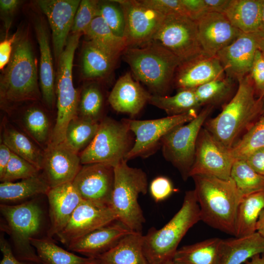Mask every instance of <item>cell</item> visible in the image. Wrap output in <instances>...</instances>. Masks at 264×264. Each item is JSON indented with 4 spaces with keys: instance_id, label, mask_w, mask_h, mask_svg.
I'll return each instance as SVG.
<instances>
[{
    "instance_id": "obj_36",
    "label": "cell",
    "mask_w": 264,
    "mask_h": 264,
    "mask_svg": "<svg viewBox=\"0 0 264 264\" xmlns=\"http://www.w3.org/2000/svg\"><path fill=\"white\" fill-rule=\"evenodd\" d=\"M150 104L164 110L169 116L176 115L197 110L201 106L195 88L179 89L173 96L151 94Z\"/></svg>"
},
{
    "instance_id": "obj_39",
    "label": "cell",
    "mask_w": 264,
    "mask_h": 264,
    "mask_svg": "<svg viewBox=\"0 0 264 264\" xmlns=\"http://www.w3.org/2000/svg\"><path fill=\"white\" fill-rule=\"evenodd\" d=\"M100 122L77 116L68 124L64 141L79 153L82 149L84 150L93 139L98 130Z\"/></svg>"
},
{
    "instance_id": "obj_10",
    "label": "cell",
    "mask_w": 264,
    "mask_h": 264,
    "mask_svg": "<svg viewBox=\"0 0 264 264\" xmlns=\"http://www.w3.org/2000/svg\"><path fill=\"white\" fill-rule=\"evenodd\" d=\"M214 108L206 106L193 120L175 128L161 140L163 156L177 169L184 180L190 177L200 131Z\"/></svg>"
},
{
    "instance_id": "obj_19",
    "label": "cell",
    "mask_w": 264,
    "mask_h": 264,
    "mask_svg": "<svg viewBox=\"0 0 264 264\" xmlns=\"http://www.w3.org/2000/svg\"><path fill=\"white\" fill-rule=\"evenodd\" d=\"M81 0H40L37 3L45 15L52 32L53 54L57 63L66 45Z\"/></svg>"
},
{
    "instance_id": "obj_57",
    "label": "cell",
    "mask_w": 264,
    "mask_h": 264,
    "mask_svg": "<svg viewBox=\"0 0 264 264\" xmlns=\"http://www.w3.org/2000/svg\"><path fill=\"white\" fill-rule=\"evenodd\" d=\"M245 264H264V255L258 254L251 258L250 261L247 260Z\"/></svg>"
},
{
    "instance_id": "obj_54",
    "label": "cell",
    "mask_w": 264,
    "mask_h": 264,
    "mask_svg": "<svg viewBox=\"0 0 264 264\" xmlns=\"http://www.w3.org/2000/svg\"><path fill=\"white\" fill-rule=\"evenodd\" d=\"M207 12L224 14L231 0H204Z\"/></svg>"
},
{
    "instance_id": "obj_14",
    "label": "cell",
    "mask_w": 264,
    "mask_h": 264,
    "mask_svg": "<svg viewBox=\"0 0 264 264\" xmlns=\"http://www.w3.org/2000/svg\"><path fill=\"white\" fill-rule=\"evenodd\" d=\"M125 18L124 38L127 47L141 46L151 42L165 16L143 4L139 0H116Z\"/></svg>"
},
{
    "instance_id": "obj_15",
    "label": "cell",
    "mask_w": 264,
    "mask_h": 264,
    "mask_svg": "<svg viewBox=\"0 0 264 264\" xmlns=\"http://www.w3.org/2000/svg\"><path fill=\"white\" fill-rule=\"evenodd\" d=\"M116 220L117 216L110 206L83 200L65 227L56 236L67 247L86 235Z\"/></svg>"
},
{
    "instance_id": "obj_38",
    "label": "cell",
    "mask_w": 264,
    "mask_h": 264,
    "mask_svg": "<svg viewBox=\"0 0 264 264\" xmlns=\"http://www.w3.org/2000/svg\"><path fill=\"white\" fill-rule=\"evenodd\" d=\"M235 81L226 75L195 88L201 106L214 107L224 103L232 96Z\"/></svg>"
},
{
    "instance_id": "obj_50",
    "label": "cell",
    "mask_w": 264,
    "mask_h": 264,
    "mask_svg": "<svg viewBox=\"0 0 264 264\" xmlns=\"http://www.w3.org/2000/svg\"><path fill=\"white\" fill-rule=\"evenodd\" d=\"M0 249L2 254L0 264H36L18 259L14 255L11 246L2 235L0 238Z\"/></svg>"
},
{
    "instance_id": "obj_1",
    "label": "cell",
    "mask_w": 264,
    "mask_h": 264,
    "mask_svg": "<svg viewBox=\"0 0 264 264\" xmlns=\"http://www.w3.org/2000/svg\"><path fill=\"white\" fill-rule=\"evenodd\" d=\"M17 32L11 58L0 77V106L7 111L42 98L37 61L29 34L25 29Z\"/></svg>"
},
{
    "instance_id": "obj_58",
    "label": "cell",
    "mask_w": 264,
    "mask_h": 264,
    "mask_svg": "<svg viewBox=\"0 0 264 264\" xmlns=\"http://www.w3.org/2000/svg\"><path fill=\"white\" fill-rule=\"evenodd\" d=\"M260 33L262 36L264 37V0H263V7Z\"/></svg>"
},
{
    "instance_id": "obj_33",
    "label": "cell",
    "mask_w": 264,
    "mask_h": 264,
    "mask_svg": "<svg viewBox=\"0 0 264 264\" xmlns=\"http://www.w3.org/2000/svg\"><path fill=\"white\" fill-rule=\"evenodd\" d=\"M2 141L10 150L42 170L44 150L38 147L26 135L10 125L3 128Z\"/></svg>"
},
{
    "instance_id": "obj_51",
    "label": "cell",
    "mask_w": 264,
    "mask_h": 264,
    "mask_svg": "<svg viewBox=\"0 0 264 264\" xmlns=\"http://www.w3.org/2000/svg\"><path fill=\"white\" fill-rule=\"evenodd\" d=\"M17 34V32H16L10 37H6L5 39L0 43V70H2L10 61Z\"/></svg>"
},
{
    "instance_id": "obj_46",
    "label": "cell",
    "mask_w": 264,
    "mask_h": 264,
    "mask_svg": "<svg viewBox=\"0 0 264 264\" xmlns=\"http://www.w3.org/2000/svg\"><path fill=\"white\" fill-rule=\"evenodd\" d=\"M144 5L166 16L172 14L187 16L181 0H139Z\"/></svg>"
},
{
    "instance_id": "obj_3",
    "label": "cell",
    "mask_w": 264,
    "mask_h": 264,
    "mask_svg": "<svg viewBox=\"0 0 264 264\" xmlns=\"http://www.w3.org/2000/svg\"><path fill=\"white\" fill-rule=\"evenodd\" d=\"M238 82L236 91L221 112L205 122V128L229 149L233 147L263 111V98H255V88L249 75Z\"/></svg>"
},
{
    "instance_id": "obj_42",
    "label": "cell",
    "mask_w": 264,
    "mask_h": 264,
    "mask_svg": "<svg viewBox=\"0 0 264 264\" xmlns=\"http://www.w3.org/2000/svg\"><path fill=\"white\" fill-rule=\"evenodd\" d=\"M264 147V115L253 124L231 149L235 159H245Z\"/></svg>"
},
{
    "instance_id": "obj_35",
    "label": "cell",
    "mask_w": 264,
    "mask_h": 264,
    "mask_svg": "<svg viewBox=\"0 0 264 264\" xmlns=\"http://www.w3.org/2000/svg\"><path fill=\"white\" fill-rule=\"evenodd\" d=\"M84 34L117 59L128 47L125 39L116 35L100 16L91 22Z\"/></svg>"
},
{
    "instance_id": "obj_44",
    "label": "cell",
    "mask_w": 264,
    "mask_h": 264,
    "mask_svg": "<svg viewBox=\"0 0 264 264\" xmlns=\"http://www.w3.org/2000/svg\"><path fill=\"white\" fill-rule=\"evenodd\" d=\"M40 171L31 163L12 152L4 175L0 180L2 182L23 179L38 174Z\"/></svg>"
},
{
    "instance_id": "obj_26",
    "label": "cell",
    "mask_w": 264,
    "mask_h": 264,
    "mask_svg": "<svg viewBox=\"0 0 264 264\" xmlns=\"http://www.w3.org/2000/svg\"><path fill=\"white\" fill-rule=\"evenodd\" d=\"M117 60V58L93 42H84L80 64L82 78L89 82L108 78L112 74Z\"/></svg>"
},
{
    "instance_id": "obj_59",
    "label": "cell",
    "mask_w": 264,
    "mask_h": 264,
    "mask_svg": "<svg viewBox=\"0 0 264 264\" xmlns=\"http://www.w3.org/2000/svg\"><path fill=\"white\" fill-rule=\"evenodd\" d=\"M258 49L264 56V37L261 36L259 40Z\"/></svg>"
},
{
    "instance_id": "obj_56",
    "label": "cell",
    "mask_w": 264,
    "mask_h": 264,
    "mask_svg": "<svg viewBox=\"0 0 264 264\" xmlns=\"http://www.w3.org/2000/svg\"><path fill=\"white\" fill-rule=\"evenodd\" d=\"M257 232L264 238V209L259 217L257 224Z\"/></svg>"
},
{
    "instance_id": "obj_16",
    "label": "cell",
    "mask_w": 264,
    "mask_h": 264,
    "mask_svg": "<svg viewBox=\"0 0 264 264\" xmlns=\"http://www.w3.org/2000/svg\"><path fill=\"white\" fill-rule=\"evenodd\" d=\"M72 183L83 200L110 206L114 167L104 163L83 165Z\"/></svg>"
},
{
    "instance_id": "obj_60",
    "label": "cell",
    "mask_w": 264,
    "mask_h": 264,
    "mask_svg": "<svg viewBox=\"0 0 264 264\" xmlns=\"http://www.w3.org/2000/svg\"><path fill=\"white\" fill-rule=\"evenodd\" d=\"M162 264H176L172 260H170Z\"/></svg>"
},
{
    "instance_id": "obj_30",
    "label": "cell",
    "mask_w": 264,
    "mask_h": 264,
    "mask_svg": "<svg viewBox=\"0 0 264 264\" xmlns=\"http://www.w3.org/2000/svg\"><path fill=\"white\" fill-rule=\"evenodd\" d=\"M222 239L213 238L178 249L172 261L176 264H220Z\"/></svg>"
},
{
    "instance_id": "obj_5",
    "label": "cell",
    "mask_w": 264,
    "mask_h": 264,
    "mask_svg": "<svg viewBox=\"0 0 264 264\" xmlns=\"http://www.w3.org/2000/svg\"><path fill=\"white\" fill-rule=\"evenodd\" d=\"M201 220L200 208L194 190L186 191L180 209L159 229L151 228L144 235L143 249L149 264L172 260L181 240Z\"/></svg>"
},
{
    "instance_id": "obj_24",
    "label": "cell",
    "mask_w": 264,
    "mask_h": 264,
    "mask_svg": "<svg viewBox=\"0 0 264 264\" xmlns=\"http://www.w3.org/2000/svg\"><path fill=\"white\" fill-rule=\"evenodd\" d=\"M151 96L131 73L127 72L116 81L108 101L115 111L134 117L149 102Z\"/></svg>"
},
{
    "instance_id": "obj_4",
    "label": "cell",
    "mask_w": 264,
    "mask_h": 264,
    "mask_svg": "<svg viewBox=\"0 0 264 264\" xmlns=\"http://www.w3.org/2000/svg\"><path fill=\"white\" fill-rule=\"evenodd\" d=\"M122 55L136 80L145 85L154 95H166L182 63L153 41L141 46L128 47Z\"/></svg>"
},
{
    "instance_id": "obj_2",
    "label": "cell",
    "mask_w": 264,
    "mask_h": 264,
    "mask_svg": "<svg viewBox=\"0 0 264 264\" xmlns=\"http://www.w3.org/2000/svg\"><path fill=\"white\" fill-rule=\"evenodd\" d=\"M201 220L209 226L235 236L237 212L243 196L230 177L223 179L198 175L192 176Z\"/></svg>"
},
{
    "instance_id": "obj_61",
    "label": "cell",
    "mask_w": 264,
    "mask_h": 264,
    "mask_svg": "<svg viewBox=\"0 0 264 264\" xmlns=\"http://www.w3.org/2000/svg\"><path fill=\"white\" fill-rule=\"evenodd\" d=\"M263 111H262V113L264 114V97L263 99Z\"/></svg>"
},
{
    "instance_id": "obj_48",
    "label": "cell",
    "mask_w": 264,
    "mask_h": 264,
    "mask_svg": "<svg viewBox=\"0 0 264 264\" xmlns=\"http://www.w3.org/2000/svg\"><path fill=\"white\" fill-rule=\"evenodd\" d=\"M149 190L156 202L166 199L175 191L170 180L163 176L154 178L150 185Z\"/></svg>"
},
{
    "instance_id": "obj_28",
    "label": "cell",
    "mask_w": 264,
    "mask_h": 264,
    "mask_svg": "<svg viewBox=\"0 0 264 264\" xmlns=\"http://www.w3.org/2000/svg\"><path fill=\"white\" fill-rule=\"evenodd\" d=\"M220 264H242L258 255H264V238L258 232L241 237L222 239Z\"/></svg>"
},
{
    "instance_id": "obj_40",
    "label": "cell",
    "mask_w": 264,
    "mask_h": 264,
    "mask_svg": "<svg viewBox=\"0 0 264 264\" xmlns=\"http://www.w3.org/2000/svg\"><path fill=\"white\" fill-rule=\"evenodd\" d=\"M230 177L243 197L264 191V176L256 172L244 159L235 160Z\"/></svg>"
},
{
    "instance_id": "obj_9",
    "label": "cell",
    "mask_w": 264,
    "mask_h": 264,
    "mask_svg": "<svg viewBox=\"0 0 264 264\" xmlns=\"http://www.w3.org/2000/svg\"><path fill=\"white\" fill-rule=\"evenodd\" d=\"M0 211L13 242L15 257L21 261L41 264L30 242L42 223L43 212L38 204L33 200L13 205L1 203Z\"/></svg>"
},
{
    "instance_id": "obj_31",
    "label": "cell",
    "mask_w": 264,
    "mask_h": 264,
    "mask_svg": "<svg viewBox=\"0 0 264 264\" xmlns=\"http://www.w3.org/2000/svg\"><path fill=\"white\" fill-rule=\"evenodd\" d=\"M264 209V191L243 196L237 212L235 237H241L257 232L259 216Z\"/></svg>"
},
{
    "instance_id": "obj_43",
    "label": "cell",
    "mask_w": 264,
    "mask_h": 264,
    "mask_svg": "<svg viewBox=\"0 0 264 264\" xmlns=\"http://www.w3.org/2000/svg\"><path fill=\"white\" fill-rule=\"evenodd\" d=\"M99 16L102 18L116 35L124 38V15L121 7L116 0L99 1Z\"/></svg>"
},
{
    "instance_id": "obj_11",
    "label": "cell",
    "mask_w": 264,
    "mask_h": 264,
    "mask_svg": "<svg viewBox=\"0 0 264 264\" xmlns=\"http://www.w3.org/2000/svg\"><path fill=\"white\" fill-rule=\"evenodd\" d=\"M152 41L171 52L182 63L204 53L196 22L183 15L165 16Z\"/></svg>"
},
{
    "instance_id": "obj_49",
    "label": "cell",
    "mask_w": 264,
    "mask_h": 264,
    "mask_svg": "<svg viewBox=\"0 0 264 264\" xmlns=\"http://www.w3.org/2000/svg\"><path fill=\"white\" fill-rule=\"evenodd\" d=\"M21 2L22 1L19 0H0V16L4 23L6 37H7L14 14Z\"/></svg>"
},
{
    "instance_id": "obj_12",
    "label": "cell",
    "mask_w": 264,
    "mask_h": 264,
    "mask_svg": "<svg viewBox=\"0 0 264 264\" xmlns=\"http://www.w3.org/2000/svg\"><path fill=\"white\" fill-rule=\"evenodd\" d=\"M197 110L150 120H138L124 118L135 137L134 144L125 158L128 160L135 157H147L157 149L163 137L175 128L185 124L196 117Z\"/></svg>"
},
{
    "instance_id": "obj_32",
    "label": "cell",
    "mask_w": 264,
    "mask_h": 264,
    "mask_svg": "<svg viewBox=\"0 0 264 264\" xmlns=\"http://www.w3.org/2000/svg\"><path fill=\"white\" fill-rule=\"evenodd\" d=\"M50 189L43 174H38L17 182H2L0 200L1 202L18 201L39 195H46Z\"/></svg>"
},
{
    "instance_id": "obj_27",
    "label": "cell",
    "mask_w": 264,
    "mask_h": 264,
    "mask_svg": "<svg viewBox=\"0 0 264 264\" xmlns=\"http://www.w3.org/2000/svg\"><path fill=\"white\" fill-rule=\"evenodd\" d=\"M144 235L132 232L114 246L94 258L96 264H149L143 252Z\"/></svg>"
},
{
    "instance_id": "obj_37",
    "label": "cell",
    "mask_w": 264,
    "mask_h": 264,
    "mask_svg": "<svg viewBox=\"0 0 264 264\" xmlns=\"http://www.w3.org/2000/svg\"><path fill=\"white\" fill-rule=\"evenodd\" d=\"M22 123L28 135L44 150L50 143L52 129L44 110L36 105L30 106L22 114Z\"/></svg>"
},
{
    "instance_id": "obj_8",
    "label": "cell",
    "mask_w": 264,
    "mask_h": 264,
    "mask_svg": "<svg viewBox=\"0 0 264 264\" xmlns=\"http://www.w3.org/2000/svg\"><path fill=\"white\" fill-rule=\"evenodd\" d=\"M134 136L122 120L103 118L93 139L79 154L81 164L104 163L115 167L125 159L134 144Z\"/></svg>"
},
{
    "instance_id": "obj_55",
    "label": "cell",
    "mask_w": 264,
    "mask_h": 264,
    "mask_svg": "<svg viewBox=\"0 0 264 264\" xmlns=\"http://www.w3.org/2000/svg\"><path fill=\"white\" fill-rule=\"evenodd\" d=\"M12 152L4 144L0 145V179L3 177L10 160Z\"/></svg>"
},
{
    "instance_id": "obj_47",
    "label": "cell",
    "mask_w": 264,
    "mask_h": 264,
    "mask_svg": "<svg viewBox=\"0 0 264 264\" xmlns=\"http://www.w3.org/2000/svg\"><path fill=\"white\" fill-rule=\"evenodd\" d=\"M249 75L253 82L255 92L259 98L264 97V56L258 50L256 52Z\"/></svg>"
},
{
    "instance_id": "obj_20",
    "label": "cell",
    "mask_w": 264,
    "mask_h": 264,
    "mask_svg": "<svg viewBox=\"0 0 264 264\" xmlns=\"http://www.w3.org/2000/svg\"><path fill=\"white\" fill-rule=\"evenodd\" d=\"M195 21L202 50L209 56H216L242 33L223 14L206 12Z\"/></svg>"
},
{
    "instance_id": "obj_53",
    "label": "cell",
    "mask_w": 264,
    "mask_h": 264,
    "mask_svg": "<svg viewBox=\"0 0 264 264\" xmlns=\"http://www.w3.org/2000/svg\"><path fill=\"white\" fill-rule=\"evenodd\" d=\"M244 159L256 172L264 176V147L253 152Z\"/></svg>"
},
{
    "instance_id": "obj_6",
    "label": "cell",
    "mask_w": 264,
    "mask_h": 264,
    "mask_svg": "<svg viewBox=\"0 0 264 264\" xmlns=\"http://www.w3.org/2000/svg\"><path fill=\"white\" fill-rule=\"evenodd\" d=\"M148 190V179L141 169L130 167L124 159L114 167V183L110 207L117 220L131 230L142 233L145 219L138 201Z\"/></svg>"
},
{
    "instance_id": "obj_25",
    "label": "cell",
    "mask_w": 264,
    "mask_h": 264,
    "mask_svg": "<svg viewBox=\"0 0 264 264\" xmlns=\"http://www.w3.org/2000/svg\"><path fill=\"white\" fill-rule=\"evenodd\" d=\"M35 31L40 52V86L42 99L46 107L52 110L56 99V81L48 34L42 21L35 22Z\"/></svg>"
},
{
    "instance_id": "obj_45",
    "label": "cell",
    "mask_w": 264,
    "mask_h": 264,
    "mask_svg": "<svg viewBox=\"0 0 264 264\" xmlns=\"http://www.w3.org/2000/svg\"><path fill=\"white\" fill-rule=\"evenodd\" d=\"M99 4L98 0H81L74 18L72 34H84L91 22L99 16Z\"/></svg>"
},
{
    "instance_id": "obj_22",
    "label": "cell",
    "mask_w": 264,
    "mask_h": 264,
    "mask_svg": "<svg viewBox=\"0 0 264 264\" xmlns=\"http://www.w3.org/2000/svg\"><path fill=\"white\" fill-rule=\"evenodd\" d=\"M46 195L50 221L47 236L52 237L63 230L76 208L83 200L72 182L51 188Z\"/></svg>"
},
{
    "instance_id": "obj_18",
    "label": "cell",
    "mask_w": 264,
    "mask_h": 264,
    "mask_svg": "<svg viewBox=\"0 0 264 264\" xmlns=\"http://www.w3.org/2000/svg\"><path fill=\"white\" fill-rule=\"evenodd\" d=\"M261 36L260 32L242 33L217 53L227 76L238 81L249 74Z\"/></svg>"
},
{
    "instance_id": "obj_13",
    "label": "cell",
    "mask_w": 264,
    "mask_h": 264,
    "mask_svg": "<svg viewBox=\"0 0 264 264\" xmlns=\"http://www.w3.org/2000/svg\"><path fill=\"white\" fill-rule=\"evenodd\" d=\"M235 159L231 149L218 141L205 128L197 139L194 162L189 176L203 175L223 179L230 178Z\"/></svg>"
},
{
    "instance_id": "obj_21",
    "label": "cell",
    "mask_w": 264,
    "mask_h": 264,
    "mask_svg": "<svg viewBox=\"0 0 264 264\" xmlns=\"http://www.w3.org/2000/svg\"><path fill=\"white\" fill-rule=\"evenodd\" d=\"M225 76L218 59L203 53L181 63L176 69L173 83L179 89L195 88Z\"/></svg>"
},
{
    "instance_id": "obj_7",
    "label": "cell",
    "mask_w": 264,
    "mask_h": 264,
    "mask_svg": "<svg viewBox=\"0 0 264 264\" xmlns=\"http://www.w3.org/2000/svg\"><path fill=\"white\" fill-rule=\"evenodd\" d=\"M82 35L74 33L69 36L57 62L55 83L57 113L50 143L63 142L69 123L78 116L80 93L74 87L72 67L75 52Z\"/></svg>"
},
{
    "instance_id": "obj_34",
    "label": "cell",
    "mask_w": 264,
    "mask_h": 264,
    "mask_svg": "<svg viewBox=\"0 0 264 264\" xmlns=\"http://www.w3.org/2000/svg\"><path fill=\"white\" fill-rule=\"evenodd\" d=\"M30 242L41 264H96L94 258L82 257L70 252L48 239L33 238Z\"/></svg>"
},
{
    "instance_id": "obj_41",
    "label": "cell",
    "mask_w": 264,
    "mask_h": 264,
    "mask_svg": "<svg viewBox=\"0 0 264 264\" xmlns=\"http://www.w3.org/2000/svg\"><path fill=\"white\" fill-rule=\"evenodd\" d=\"M104 99L97 82L90 81L84 86L79 95L78 116L100 122L102 117Z\"/></svg>"
},
{
    "instance_id": "obj_29",
    "label": "cell",
    "mask_w": 264,
    "mask_h": 264,
    "mask_svg": "<svg viewBox=\"0 0 264 264\" xmlns=\"http://www.w3.org/2000/svg\"><path fill=\"white\" fill-rule=\"evenodd\" d=\"M263 0H231L224 15L243 33L260 32Z\"/></svg>"
},
{
    "instance_id": "obj_17",
    "label": "cell",
    "mask_w": 264,
    "mask_h": 264,
    "mask_svg": "<svg viewBox=\"0 0 264 264\" xmlns=\"http://www.w3.org/2000/svg\"><path fill=\"white\" fill-rule=\"evenodd\" d=\"M44 151L42 174L50 188L72 182L82 166L79 153L64 141L49 143Z\"/></svg>"
},
{
    "instance_id": "obj_52",
    "label": "cell",
    "mask_w": 264,
    "mask_h": 264,
    "mask_svg": "<svg viewBox=\"0 0 264 264\" xmlns=\"http://www.w3.org/2000/svg\"><path fill=\"white\" fill-rule=\"evenodd\" d=\"M188 17L196 21L207 12L204 0H181Z\"/></svg>"
},
{
    "instance_id": "obj_23",
    "label": "cell",
    "mask_w": 264,
    "mask_h": 264,
    "mask_svg": "<svg viewBox=\"0 0 264 264\" xmlns=\"http://www.w3.org/2000/svg\"><path fill=\"white\" fill-rule=\"evenodd\" d=\"M132 231L118 220L97 229L74 242L68 250L94 258L110 249Z\"/></svg>"
}]
</instances>
